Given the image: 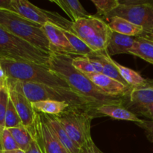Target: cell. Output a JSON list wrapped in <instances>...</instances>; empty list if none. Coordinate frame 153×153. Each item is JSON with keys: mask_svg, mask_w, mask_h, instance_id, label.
I'll return each instance as SVG.
<instances>
[{"mask_svg": "<svg viewBox=\"0 0 153 153\" xmlns=\"http://www.w3.org/2000/svg\"><path fill=\"white\" fill-rule=\"evenodd\" d=\"M8 129L13 135V138H14L16 143H17L19 149L26 152L29 149L31 143L34 140V138H33L28 128L22 126L20 127L11 128H8Z\"/></svg>", "mask_w": 153, "mask_h": 153, "instance_id": "cell-24", "label": "cell"}, {"mask_svg": "<svg viewBox=\"0 0 153 153\" xmlns=\"http://www.w3.org/2000/svg\"><path fill=\"white\" fill-rule=\"evenodd\" d=\"M10 100L13 102L17 114L20 117L22 125L27 128H31L35 120L36 111L33 108L31 102L20 93L7 87Z\"/></svg>", "mask_w": 153, "mask_h": 153, "instance_id": "cell-13", "label": "cell"}, {"mask_svg": "<svg viewBox=\"0 0 153 153\" xmlns=\"http://www.w3.org/2000/svg\"><path fill=\"white\" fill-rule=\"evenodd\" d=\"M11 6L13 11L31 22L40 25L52 24L63 30L71 31L73 22L57 12L40 8L27 0H11Z\"/></svg>", "mask_w": 153, "mask_h": 153, "instance_id": "cell-9", "label": "cell"}, {"mask_svg": "<svg viewBox=\"0 0 153 153\" xmlns=\"http://www.w3.org/2000/svg\"><path fill=\"white\" fill-rule=\"evenodd\" d=\"M8 100L9 96L7 88H0V131L5 128L4 122H5V114Z\"/></svg>", "mask_w": 153, "mask_h": 153, "instance_id": "cell-30", "label": "cell"}, {"mask_svg": "<svg viewBox=\"0 0 153 153\" xmlns=\"http://www.w3.org/2000/svg\"><path fill=\"white\" fill-rule=\"evenodd\" d=\"M97 114L94 110L72 107L59 116L55 117L70 138L81 147L91 140V121Z\"/></svg>", "mask_w": 153, "mask_h": 153, "instance_id": "cell-7", "label": "cell"}, {"mask_svg": "<svg viewBox=\"0 0 153 153\" xmlns=\"http://www.w3.org/2000/svg\"><path fill=\"white\" fill-rule=\"evenodd\" d=\"M0 153H26V152H25V151H23L21 149H13V150L10 151H3L0 149Z\"/></svg>", "mask_w": 153, "mask_h": 153, "instance_id": "cell-37", "label": "cell"}, {"mask_svg": "<svg viewBox=\"0 0 153 153\" xmlns=\"http://www.w3.org/2000/svg\"><path fill=\"white\" fill-rule=\"evenodd\" d=\"M133 108L136 113L143 115L145 117L153 120V103L146 105H132Z\"/></svg>", "mask_w": 153, "mask_h": 153, "instance_id": "cell-31", "label": "cell"}, {"mask_svg": "<svg viewBox=\"0 0 153 153\" xmlns=\"http://www.w3.org/2000/svg\"><path fill=\"white\" fill-rule=\"evenodd\" d=\"M63 31H64V34L68 39L71 46L76 51L77 55L88 57L94 53V51L83 40H81L78 36H76V34H74L70 31H65V30H63Z\"/></svg>", "mask_w": 153, "mask_h": 153, "instance_id": "cell-25", "label": "cell"}, {"mask_svg": "<svg viewBox=\"0 0 153 153\" xmlns=\"http://www.w3.org/2000/svg\"><path fill=\"white\" fill-rule=\"evenodd\" d=\"M71 32L83 40L94 52L105 51L111 29L107 22L96 15L73 22Z\"/></svg>", "mask_w": 153, "mask_h": 153, "instance_id": "cell-6", "label": "cell"}, {"mask_svg": "<svg viewBox=\"0 0 153 153\" xmlns=\"http://www.w3.org/2000/svg\"><path fill=\"white\" fill-rule=\"evenodd\" d=\"M0 63L7 79L71 89L65 81L47 66L10 60H0Z\"/></svg>", "mask_w": 153, "mask_h": 153, "instance_id": "cell-3", "label": "cell"}, {"mask_svg": "<svg viewBox=\"0 0 153 153\" xmlns=\"http://www.w3.org/2000/svg\"><path fill=\"white\" fill-rule=\"evenodd\" d=\"M128 97L131 105L153 103V90L152 88H133L128 93Z\"/></svg>", "mask_w": 153, "mask_h": 153, "instance_id": "cell-23", "label": "cell"}, {"mask_svg": "<svg viewBox=\"0 0 153 153\" xmlns=\"http://www.w3.org/2000/svg\"><path fill=\"white\" fill-rule=\"evenodd\" d=\"M90 60V62L92 64L93 67L94 68L95 70L96 73H102L103 71V67H102V64L99 61H97V59H94V58H90L88 57Z\"/></svg>", "mask_w": 153, "mask_h": 153, "instance_id": "cell-34", "label": "cell"}, {"mask_svg": "<svg viewBox=\"0 0 153 153\" xmlns=\"http://www.w3.org/2000/svg\"><path fill=\"white\" fill-rule=\"evenodd\" d=\"M123 79L126 81L128 86L133 88H146L153 87V80H146L141 76L140 73L131 69L121 65L119 63L114 61Z\"/></svg>", "mask_w": 153, "mask_h": 153, "instance_id": "cell-19", "label": "cell"}, {"mask_svg": "<svg viewBox=\"0 0 153 153\" xmlns=\"http://www.w3.org/2000/svg\"><path fill=\"white\" fill-rule=\"evenodd\" d=\"M51 1L59 6L73 22L91 16L78 0H52Z\"/></svg>", "mask_w": 153, "mask_h": 153, "instance_id": "cell-21", "label": "cell"}, {"mask_svg": "<svg viewBox=\"0 0 153 153\" xmlns=\"http://www.w3.org/2000/svg\"><path fill=\"white\" fill-rule=\"evenodd\" d=\"M152 90H153V87H152Z\"/></svg>", "mask_w": 153, "mask_h": 153, "instance_id": "cell-41", "label": "cell"}, {"mask_svg": "<svg viewBox=\"0 0 153 153\" xmlns=\"http://www.w3.org/2000/svg\"><path fill=\"white\" fill-rule=\"evenodd\" d=\"M142 37H146V38L149 39V40H152V41L153 42V35H152V34H142Z\"/></svg>", "mask_w": 153, "mask_h": 153, "instance_id": "cell-40", "label": "cell"}, {"mask_svg": "<svg viewBox=\"0 0 153 153\" xmlns=\"http://www.w3.org/2000/svg\"><path fill=\"white\" fill-rule=\"evenodd\" d=\"M7 86L22 94L31 102L43 100H54L64 102L73 107L84 108L91 110H94L99 106L91 100L71 89L55 88L45 85L10 79H7Z\"/></svg>", "mask_w": 153, "mask_h": 153, "instance_id": "cell-2", "label": "cell"}, {"mask_svg": "<svg viewBox=\"0 0 153 153\" xmlns=\"http://www.w3.org/2000/svg\"><path fill=\"white\" fill-rule=\"evenodd\" d=\"M7 88V80L0 79V88Z\"/></svg>", "mask_w": 153, "mask_h": 153, "instance_id": "cell-39", "label": "cell"}, {"mask_svg": "<svg viewBox=\"0 0 153 153\" xmlns=\"http://www.w3.org/2000/svg\"><path fill=\"white\" fill-rule=\"evenodd\" d=\"M94 111L97 114L110 117L113 119L120 120L131 121L136 123H140L143 121V120L140 119L134 112L123 106V104H103L97 106Z\"/></svg>", "mask_w": 153, "mask_h": 153, "instance_id": "cell-14", "label": "cell"}, {"mask_svg": "<svg viewBox=\"0 0 153 153\" xmlns=\"http://www.w3.org/2000/svg\"><path fill=\"white\" fill-rule=\"evenodd\" d=\"M28 130L42 153H69L49 127L43 114L36 111L35 120Z\"/></svg>", "mask_w": 153, "mask_h": 153, "instance_id": "cell-10", "label": "cell"}, {"mask_svg": "<svg viewBox=\"0 0 153 153\" xmlns=\"http://www.w3.org/2000/svg\"><path fill=\"white\" fill-rule=\"evenodd\" d=\"M75 55L52 52L47 67L65 81L73 91L92 100L97 105L103 104H123L122 97H112L103 93L84 73L72 64Z\"/></svg>", "mask_w": 153, "mask_h": 153, "instance_id": "cell-1", "label": "cell"}, {"mask_svg": "<svg viewBox=\"0 0 153 153\" xmlns=\"http://www.w3.org/2000/svg\"><path fill=\"white\" fill-rule=\"evenodd\" d=\"M72 64L76 70L82 73H96L92 64L90 62L89 58L87 56H73Z\"/></svg>", "mask_w": 153, "mask_h": 153, "instance_id": "cell-29", "label": "cell"}, {"mask_svg": "<svg viewBox=\"0 0 153 153\" xmlns=\"http://www.w3.org/2000/svg\"><path fill=\"white\" fill-rule=\"evenodd\" d=\"M106 20L111 31L119 34L131 37H139L144 33L143 28L120 16H111L106 19Z\"/></svg>", "mask_w": 153, "mask_h": 153, "instance_id": "cell-17", "label": "cell"}, {"mask_svg": "<svg viewBox=\"0 0 153 153\" xmlns=\"http://www.w3.org/2000/svg\"><path fill=\"white\" fill-rule=\"evenodd\" d=\"M79 153H103L97 147L93 139L88 140L82 146H81Z\"/></svg>", "mask_w": 153, "mask_h": 153, "instance_id": "cell-33", "label": "cell"}, {"mask_svg": "<svg viewBox=\"0 0 153 153\" xmlns=\"http://www.w3.org/2000/svg\"><path fill=\"white\" fill-rule=\"evenodd\" d=\"M26 153H42L40 151V147L37 145V142L35 140H33L31 143V146H30L29 149L26 151Z\"/></svg>", "mask_w": 153, "mask_h": 153, "instance_id": "cell-36", "label": "cell"}, {"mask_svg": "<svg viewBox=\"0 0 153 153\" xmlns=\"http://www.w3.org/2000/svg\"><path fill=\"white\" fill-rule=\"evenodd\" d=\"M0 26L32 46L52 54L42 25L25 19L16 12L0 9Z\"/></svg>", "mask_w": 153, "mask_h": 153, "instance_id": "cell-4", "label": "cell"}, {"mask_svg": "<svg viewBox=\"0 0 153 153\" xmlns=\"http://www.w3.org/2000/svg\"><path fill=\"white\" fill-rule=\"evenodd\" d=\"M129 54L153 64V42L142 36L136 37Z\"/></svg>", "mask_w": 153, "mask_h": 153, "instance_id": "cell-22", "label": "cell"}, {"mask_svg": "<svg viewBox=\"0 0 153 153\" xmlns=\"http://www.w3.org/2000/svg\"><path fill=\"white\" fill-rule=\"evenodd\" d=\"M136 37L124 35L111 31L106 52L110 56L120 54H129L133 47Z\"/></svg>", "mask_w": 153, "mask_h": 153, "instance_id": "cell-15", "label": "cell"}, {"mask_svg": "<svg viewBox=\"0 0 153 153\" xmlns=\"http://www.w3.org/2000/svg\"><path fill=\"white\" fill-rule=\"evenodd\" d=\"M22 123L21 121L20 117L17 114L16 108L13 105V102L9 98L7 102V110L5 114V122H4V127L6 128H16V127L22 126Z\"/></svg>", "mask_w": 153, "mask_h": 153, "instance_id": "cell-27", "label": "cell"}, {"mask_svg": "<svg viewBox=\"0 0 153 153\" xmlns=\"http://www.w3.org/2000/svg\"><path fill=\"white\" fill-rule=\"evenodd\" d=\"M42 30L49 40L52 53L54 52H61L78 56L63 29L52 24H46L42 25Z\"/></svg>", "mask_w": 153, "mask_h": 153, "instance_id": "cell-12", "label": "cell"}, {"mask_svg": "<svg viewBox=\"0 0 153 153\" xmlns=\"http://www.w3.org/2000/svg\"><path fill=\"white\" fill-rule=\"evenodd\" d=\"M0 9L13 11L11 6V0H0Z\"/></svg>", "mask_w": 153, "mask_h": 153, "instance_id": "cell-35", "label": "cell"}, {"mask_svg": "<svg viewBox=\"0 0 153 153\" xmlns=\"http://www.w3.org/2000/svg\"><path fill=\"white\" fill-rule=\"evenodd\" d=\"M120 5L106 16H120L143 28V34L153 35V1H119Z\"/></svg>", "mask_w": 153, "mask_h": 153, "instance_id": "cell-8", "label": "cell"}, {"mask_svg": "<svg viewBox=\"0 0 153 153\" xmlns=\"http://www.w3.org/2000/svg\"><path fill=\"white\" fill-rule=\"evenodd\" d=\"M92 2L97 7L96 16L103 19L120 5L118 0H92Z\"/></svg>", "mask_w": 153, "mask_h": 153, "instance_id": "cell-26", "label": "cell"}, {"mask_svg": "<svg viewBox=\"0 0 153 153\" xmlns=\"http://www.w3.org/2000/svg\"><path fill=\"white\" fill-rule=\"evenodd\" d=\"M31 105L35 111L54 117L59 116L70 108L73 107L71 105L64 102L54 101V100L34 102H31Z\"/></svg>", "mask_w": 153, "mask_h": 153, "instance_id": "cell-20", "label": "cell"}, {"mask_svg": "<svg viewBox=\"0 0 153 153\" xmlns=\"http://www.w3.org/2000/svg\"><path fill=\"white\" fill-rule=\"evenodd\" d=\"M0 149H1V146H0Z\"/></svg>", "mask_w": 153, "mask_h": 153, "instance_id": "cell-42", "label": "cell"}, {"mask_svg": "<svg viewBox=\"0 0 153 153\" xmlns=\"http://www.w3.org/2000/svg\"><path fill=\"white\" fill-rule=\"evenodd\" d=\"M0 79H1V80H7V79L5 74V72H4V69L1 67V63H0Z\"/></svg>", "mask_w": 153, "mask_h": 153, "instance_id": "cell-38", "label": "cell"}, {"mask_svg": "<svg viewBox=\"0 0 153 153\" xmlns=\"http://www.w3.org/2000/svg\"><path fill=\"white\" fill-rule=\"evenodd\" d=\"M88 57L90 58L97 59V61H100L103 67L102 73L111 79H115L118 82H121L122 84L125 85L126 86H128V84L126 82V81L123 79L118 70L117 67H116L114 64V61L111 58L110 55L108 54V52L105 51H102V52H94L92 55H89Z\"/></svg>", "mask_w": 153, "mask_h": 153, "instance_id": "cell-18", "label": "cell"}, {"mask_svg": "<svg viewBox=\"0 0 153 153\" xmlns=\"http://www.w3.org/2000/svg\"><path fill=\"white\" fill-rule=\"evenodd\" d=\"M0 146H1V150L3 151H10L19 149L11 133L10 132L8 128H3L0 131Z\"/></svg>", "mask_w": 153, "mask_h": 153, "instance_id": "cell-28", "label": "cell"}, {"mask_svg": "<svg viewBox=\"0 0 153 153\" xmlns=\"http://www.w3.org/2000/svg\"><path fill=\"white\" fill-rule=\"evenodd\" d=\"M139 127L144 131L146 137L150 142H153V120H143L141 123H137Z\"/></svg>", "mask_w": 153, "mask_h": 153, "instance_id": "cell-32", "label": "cell"}, {"mask_svg": "<svg viewBox=\"0 0 153 153\" xmlns=\"http://www.w3.org/2000/svg\"><path fill=\"white\" fill-rule=\"evenodd\" d=\"M103 93L112 97H125L131 88L103 73H84Z\"/></svg>", "mask_w": 153, "mask_h": 153, "instance_id": "cell-11", "label": "cell"}, {"mask_svg": "<svg viewBox=\"0 0 153 153\" xmlns=\"http://www.w3.org/2000/svg\"><path fill=\"white\" fill-rule=\"evenodd\" d=\"M44 119L46 122L47 123L48 126L52 132L55 134L57 138L58 139L61 144L64 146V147L68 151L69 153H79L80 151V146H78L73 140L70 137L67 131L64 128V127L61 126L59 121L56 119L54 116L50 115L43 114Z\"/></svg>", "mask_w": 153, "mask_h": 153, "instance_id": "cell-16", "label": "cell"}, {"mask_svg": "<svg viewBox=\"0 0 153 153\" xmlns=\"http://www.w3.org/2000/svg\"><path fill=\"white\" fill-rule=\"evenodd\" d=\"M51 54L32 46L0 26V60L47 66Z\"/></svg>", "mask_w": 153, "mask_h": 153, "instance_id": "cell-5", "label": "cell"}]
</instances>
